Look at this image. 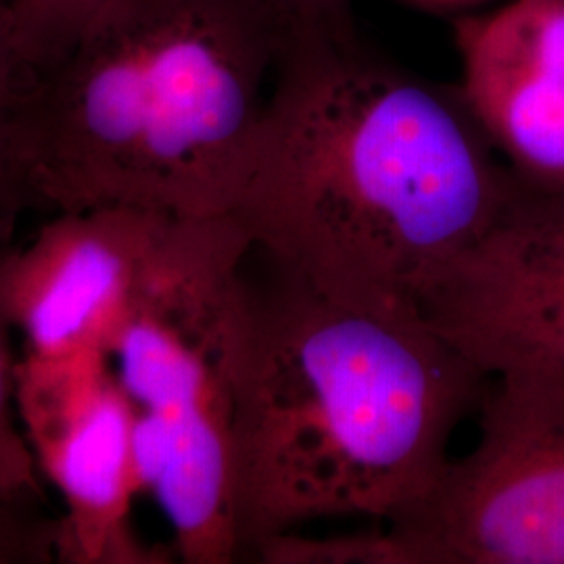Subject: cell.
<instances>
[{"instance_id":"6da1fadb","label":"cell","mask_w":564,"mask_h":564,"mask_svg":"<svg viewBox=\"0 0 564 564\" xmlns=\"http://www.w3.org/2000/svg\"><path fill=\"white\" fill-rule=\"evenodd\" d=\"M517 174L463 88L307 28L284 53L230 218L274 272L333 302L421 318Z\"/></svg>"},{"instance_id":"7a4b0ae2","label":"cell","mask_w":564,"mask_h":564,"mask_svg":"<svg viewBox=\"0 0 564 564\" xmlns=\"http://www.w3.org/2000/svg\"><path fill=\"white\" fill-rule=\"evenodd\" d=\"M305 30L270 0H116L25 67L21 207L220 218L274 76Z\"/></svg>"},{"instance_id":"3957f363","label":"cell","mask_w":564,"mask_h":564,"mask_svg":"<svg viewBox=\"0 0 564 564\" xmlns=\"http://www.w3.org/2000/svg\"><path fill=\"white\" fill-rule=\"evenodd\" d=\"M489 379L423 318L249 282L237 368L242 556L303 524L387 523L442 477Z\"/></svg>"},{"instance_id":"277c9868","label":"cell","mask_w":564,"mask_h":564,"mask_svg":"<svg viewBox=\"0 0 564 564\" xmlns=\"http://www.w3.org/2000/svg\"><path fill=\"white\" fill-rule=\"evenodd\" d=\"M251 253L230 216L172 218L109 351L137 410L144 491L186 564L242 556L235 414Z\"/></svg>"},{"instance_id":"5b68a950","label":"cell","mask_w":564,"mask_h":564,"mask_svg":"<svg viewBox=\"0 0 564 564\" xmlns=\"http://www.w3.org/2000/svg\"><path fill=\"white\" fill-rule=\"evenodd\" d=\"M370 564H564V372L489 379L479 440L395 519L368 529Z\"/></svg>"},{"instance_id":"8992f818","label":"cell","mask_w":564,"mask_h":564,"mask_svg":"<svg viewBox=\"0 0 564 564\" xmlns=\"http://www.w3.org/2000/svg\"><path fill=\"white\" fill-rule=\"evenodd\" d=\"M15 403L39 470L65 505L57 563H170L132 521L144 491L139 421L111 358L21 356Z\"/></svg>"},{"instance_id":"52a82bcc","label":"cell","mask_w":564,"mask_h":564,"mask_svg":"<svg viewBox=\"0 0 564 564\" xmlns=\"http://www.w3.org/2000/svg\"><path fill=\"white\" fill-rule=\"evenodd\" d=\"M421 318L487 377L564 372V193L519 178L489 230L426 297Z\"/></svg>"},{"instance_id":"ba28073f","label":"cell","mask_w":564,"mask_h":564,"mask_svg":"<svg viewBox=\"0 0 564 564\" xmlns=\"http://www.w3.org/2000/svg\"><path fill=\"white\" fill-rule=\"evenodd\" d=\"M170 223L137 207L61 212L28 245L0 251V312L23 356H109Z\"/></svg>"},{"instance_id":"9c48e42d","label":"cell","mask_w":564,"mask_h":564,"mask_svg":"<svg viewBox=\"0 0 564 564\" xmlns=\"http://www.w3.org/2000/svg\"><path fill=\"white\" fill-rule=\"evenodd\" d=\"M464 99L508 167L564 193V0H510L456 25Z\"/></svg>"},{"instance_id":"30bf717a","label":"cell","mask_w":564,"mask_h":564,"mask_svg":"<svg viewBox=\"0 0 564 564\" xmlns=\"http://www.w3.org/2000/svg\"><path fill=\"white\" fill-rule=\"evenodd\" d=\"M13 328L0 312V500L46 506L39 464L21 429L15 403L18 358L11 347Z\"/></svg>"},{"instance_id":"8fae6325","label":"cell","mask_w":564,"mask_h":564,"mask_svg":"<svg viewBox=\"0 0 564 564\" xmlns=\"http://www.w3.org/2000/svg\"><path fill=\"white\" fill-rule=\"evenodd\" d=\"M116 0H7L23 65L53 53L78 28Z\"/></svg>"},{"instance_id":"7c38bea8","label":"cell","mask_w":564,"mask_h":564,"mask_svg":"<svg viewBox=\"0 0 564 564\" xmlns=\"http://www.w3.org/2000/svg\"><path fill=\"white\" fill-rule=\"evenodd\" d=\"M25 65L21 59L7 0H0V216L11 220L21 209L13 172V121Z\"/></svg>"},{"instance_id":"4fadbf2b","label":"cell","mask_w":564,"mask_h":564,"mask_svg":"<svg viewBox=\"0 0 564 564\" xmlns=\"http://www.w3.org/2000/svg\"><path fill=\"white\" fill-rule=\"evenodd\" d=\"M59 519L44 506L0 500V564L57 563Z\"/></svg>"},{"instance_id":"5bb4252c","label":"cell","mask_w":564,"mask_h":564,"mask_svg":"<svg viewBox=\"0 0 564 564\" xmlns=\"http://www.w3.org/2000/svg\"><path fill=\"white\" fill-rule=\"evenodd\" d=\"M289 18L300 21L305 28H351L349 2L351 0H270Z\"/></svg>"}]
</instances>
